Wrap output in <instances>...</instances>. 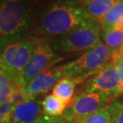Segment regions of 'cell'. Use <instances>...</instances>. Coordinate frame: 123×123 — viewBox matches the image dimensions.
<instances>
[{"instance_id": "6da1fadb", "label": "cell", "mask_w": 123, "mask_h": 123, "mask_svg": "<svg viewBox=\"0 0 123 123\" xmlns=\"http://www.w3.org/2000/svg\"><path fill=\"white\" fill-rule=\"evenodd\" d=\"M31 17L25 0H0V53L10 43L26 37Z\"/></svg>"}, {"instance_id": "7a4b0ae2", "label": "cell", "mask_w": 123, "mask_h": 123, "mask_svg": "<svg viewBox=\"0 0 123 123\" xmlns=\"http://www.w3.org/2000/svg\"><path fill=\"white\" fill-rule=\"evenodd\" d=\"M89 18L79 6L53 3L41 14L39 21L40 34L58 37L66 34Z\"/></svg>"}, {"instance_id": "3957f363", "label": "cell", "mask_w": 123, "mask_h": 123, "mask_svg": "<svg viewBox=\"0 0 123 123\" xmlns=\"http://www.w3.org/2000/svg\"><path fill=\"white\" fill-rule=\"evenodd\" d=\"M112 50L100 42L80 57L61 65L63 77L74 80L76 84L86 82L111 61Z\"/></svg>"}, {"instance_id": "277c9868", "label": "cell", "mask_w": 123, "mask_h": 123, "mask_svg": "<svg viewBox=\"0 0 123 123\" xmlns=\"http://www.w3.org/2000/svg\"><path fill=\"white\" fill-rule=\"evenodd\" d=\"M101 42L98 22L87 19L66 34L58 37L51 43L58 54L84 53Z\"/></svg>"}, {"instance_id": "5b68a950", "label": "cell", "mask_w": 123, "mask_h": 123, "mask_svg": "<svg viewBox=\"0 0 123 123\" xmlns=\"http://www.w3.org/2000/svg\"><path fill=\"white\" fill-rule=\"evenodd\" d=\"M40 39L37 36H29L7 44L0 53V69L19 77Z\"/></svg>"}, {"instance_id": "8992f818", "label": "cell", "mask_w": 123, "mask_h": 123, "mask_svg": "<svg viewBox=\"0 0 123 123\" xmlns=\"http://www.w3.org/2000/svg\"><path fill=\"white\" fill-rule=\"evenodd\" d=\"M64 60L52 48L51 42L44 37H41L26 67L21 73L18 80L25 87L28 83L38 73L56 65Z\"/></svg>"}, {"instance_id": "52a82bcc", "label": "cell", "mask_w": 123, "mask_h": 123, "mask_svg": "<svg viewBox=\"0 0 123 123\" xmlns=\"http://www.w3.org/2000/svg\"><path fill=\"white\" fill-rule=\"evenodd\" d=\"M111 100L100 92H80L68 104L62 117L68 122L78 123L98 110L108 106Z\"/></svg>"}, {"instance_id": "ba28073f", "label": "cell", "mask_w": 123, "mask_h": 123, "mask_svg": "<svg viewBox=\"0 0 123 123\" xmlns=\"http://www.w3.org/2000/svg\"><path fill=\"white\" fill-rule=\"evenodd\" d=\"M100 92L113 101L120 95V84L117 71L111 61L86 81L80 92Z\"/></svg>"}, {"instance_id": "9c48e42d", "label": "cell", "mask_w": 123, "mask_h": 123, "mask_svg": "<svg viewBox=\"0 0 123 123\" xmlns=\"http://www.w3.org/2000/svg\"><path fill=\"white\" fill-rule=\"evenodd\" d=\"M61 78H63V72L61 65L49 68L38 73L25 87L29 99H35L37 96L46 94Z\"/></svg>"}, {"instance_id": "30bf717a", "label": "cell", "mask_w": 123, "mask_h": 123, "mask_svg": "<svg viewBox=\"0 0 123 123\" xmlns=\"http://www.w3.org/2000/svg\"><path fill=\"white\" fill-rule=\"evenodd\" d=\"M41 114V102L35 98L13 106L10 119L11 123H29Z\"/></svg>"}, {"instance_id": "8fae6325", "label": "cell", "mask_w": 123, "mask_h": 123, "mask_svg": "<svg viewBox=\"0 0 123 123\" xmlns=\"http://www.w3.org/2000/svg\"><path fill=\"white\" fill-rule=\"evenodd\" d=\"M115 2L114 0H81L79 6L89 18L98 23Z\"/></svg>"}, {"instance_id": "7c38bea8", "label": "cell", "mask_w": 123, "mask_h": 123, "mask_svg": "<svg viewBox=\"0 0 123 123\" xmlns=\"http://www.w3.org/2000/svg\"><path fill=\"white\" fill-rule=\"evenodd\" d=\"M100 30L123 28V0L116 1L98 22Z\"/></svg>"}, {"instance_id": "4fadbf2b", "label": "cell", "mask_w": 123, "mask_h": 123, "mask_svg": "<svg viewBox=\"0 0 123 123\" xmlns=\"http://www.w3.org/2000/svg\"><path fill=\"white\" fill-rule=\"evenodd\" d=\"M76 85L74 80L68 77H63L57 81L53 87V95L68 105L74 96Z\"/></svg>"}, {"instance_id": "5bb4252c", "label": "cell", "mask_w": 123, "mask_h": 123, "mask_svg": "<svg viewBox=\"0 0 123 123\" xmlns=\"http://www.w3.org/2000/svg\"><path fill=\"white\" fill-rule=\"evenodd\" d=\"M100 41L111 50H119L123 41V28L100 30Z\"/></svg>"}, {"instance_id": "9a60e30c", "label": "cell", "mask_w": 123, "mask_h": 123, "mask_svg": "<svg viewBox=\"0 0 123 123\" xmlns=\"http://www.w3.org/2000/svg\"><path fill=\"white\" fill-rule=\"evenodd\" d=\"M42 112L44 114L50 117H61L66 109L67 105L58 98L52 95H48L44 97V100L41 103Z\"/></svg>"}, {"instance_id": "2e32d148", "label": "cell", "mask_w": 123, "mask_h": 123, "mask_svg": "<svg viewBox=\"0 0 123 123\" xmlns=\"http://www.w3.org/2000/svg\"><path fill=\"white\" fill-rule=\"evenodd\" d=\"M18 81V78L0 69V105L7 103L10 93Z\"/></svg>"}, {"instance_id": "e0dca14e", "label": "cell", "mask_w": 123, "mask_h": 123, "mask_svg": "<svg viewBox=\"0 0 123 123\" xmlns=\"http://www.w3.org/2000/svg\"><path fill=\"white\" fill-rule=\"evenodd\" d=\"M111 113L109 111L108 106H106L88 115L78 123H111Z\"/></svg>"}, {"instance_id": "ac0fdd59", "label": "cell", "mask_w": 123, "mask_h": 123, "mask_svg": "<svg viewBox=\"0 0 123 123\" xmlns=\"http://www.w3.org/2000/svg\"><path fill=\"white\" fill-rule=\"evenodd\" d=\"M111 113V123H123V100L117 98L114 99L108 105Z\"/></svg>"}, {"instance_id": "d6986e66", "label": "cell", "mask_w": 123, "mask_h": 123, "mask_svg": "<svg viewBox=\"0 0 123 123\" xmlns=\"http://www.w3.org/2000/svg\"><path fill=\"white\" fill-rule=\"evenodd\" d=\"M111 62L117 71L120 84V95L123 96V55L120 50L112 51Z\"/></svg>"}, {"instance_id": "ffe728a7", "label": "cell", "mask_w": 123, "mask_h": 123, "mask_svg": "<svg viewBox=\"0 0 123 123\" xmlns=\"http://www.w3.org/2000/svg\"><path fill=\"white\" fill-rule=\"evenodd\" d=\"M13 106L10 105L8 103H5L0 105V122L5 119L6 117H9L10 115Z\"/></svg>"}, {"instance_id": "44dd1931", "label": "cell", "mask_w": 123, "mask_h": 123, "mask_svg": "<svg viewBox=\"0 0 123 123\" xmlns=\"http://www.w3.org/2000/svg\"><path fill=\"white\" fill-rule=\"evenodd\" d=\"M56 118L57 117H50L45 114H41L29 123H53L56 120Z\"/></svg>"}, {"instance_id": "7402d4cb", "label": "cell", "mask_w": 123, "mask_h": 123, "mask_svg": "<svg viewBox=\"0 0 123 123\" xmlns=\"http://www.w3.org/2000/svg\"><path fill=\"white\" fill-rule=\"evenodd\" d=\"M53 3L63 4V5H70V6H75L81 0H51Z\"/></svg>"}, {"instance_id": "603a6c76", "label": "cell", "mask_w": 123, "mask_h": 123, "mask_svg": "<svg viewBox=\"0 0 123 123\" xmlns=\"http://www.w3.org/2000/svg\"><path fill=\"white\" fill-rule=\"evenodd\" d=\"M53 123H75V122H68L66 121L65 119L63 118L62 117H58L56 118V120Z\"/></svg>"}, {"instance_id": "cb8c5ba5", "label": "cell", "mask_w": 123, "mask_h": 123, "mask_svg": "<svg viewBox=\"0 0 123 123\" xmlns=\"http://www.w3.org/2000/svg\"><path fill=\"white\" fill-rule=\"evenodd\" d=\"M0 123H11V122H10V116H9V117H6V118L2 120V122H0Z\"/></svg>"}, {"instance_id": "d4e9b609", "label": "cell", "mask_w": 123, "mask_h": 123, "mask_svg": "<svg viewBox=\"0 0 123 123\" xmlns=\"http://www.w3.org/2000/svg\"><path fill=\"white\" fill-rule=\"evenodd\" d=\"M120 52L122 53V54L123 55V41H122V45H121V47H120Z\"/></svg>"}, {"instance_id": "484cf974", "label": "cell", "mask_w": 123, "mask_h": 123, "mask_svg": "<svg viewBox=\"0 0 123 123\" xmlns=\"http://www.w3.org/2000/svg\"><path fill=\"white\" fill-rule=\"evenodd\" d=\"M114 1H118V0H114Z\"/></svg>"}]
</instances>
